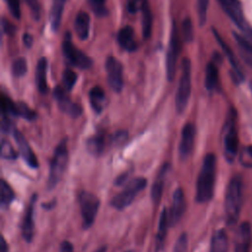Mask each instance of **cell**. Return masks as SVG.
Instances as JSON below:
<instances>
[{
    "label": "cell",
    "instance_id": "20",
    "mask_svg": "<svg viewBox=\"0 0 252 252\" xmlns=\"http://www.w3.org/2000/svg\"><path fill=\"white\" fill-rule=\"evenodd\" d=\"M170 170V164L165 162L159 169L156 180L152 186V191H151V196H152V200L155 204H158L161 196H162V192H163V187H164V183H165V179L167 176V173Z\"/></svg>",
    "mask_w": 252,
    "mask_h": 252
},
{
    "label": "cell",
    "instance_id": "49",
    "mask_svg": "<svg viewBox=\"0 0 252 252\" xmlns=\"http://www.w3.org/2000/svg\"><path fill=\"white\" fill-rule=\"evenodd\" d=\"M0 252H8V244L5 240V238L3 237L2 240H1V249H0Z\"/></svg>",
    "mask_w": 252,
    "mask_h": 252
},
{
    "label": "cell",
    "instance_id": "43",
    "mask_svg": "<svg viewBox=\"0 0 252 252\" xmlns=\"http://www.w3.org/2000/svg\"><path fill=\"white\" fill-rule=\"evenodd\" d=\"M145 0H129L127 3V10L130 14H135L139 10L141 11Z\"/></svg>",
    "mask_w": 252,
    "mask_h": 252
},
{
    "label": "cell",
    "instance_id": "15",
    "mask_svg": "<svg viewBox=\"0 0 252 252\" xmlns=\"http://www.w3.org/2000/svg\"><path fill=\"white\" fill-rule=\"evenodd\" d=\"M196 135V127L193 123H186L181 131V139L179 143V156L182 159H186L192 153Z\"/></svg>",
    "mask_w": 252,
    "mask_h": 252
},
{
    "label": "cell",
    "instance_id": "36",
    "mask_svg": "<svg viewBox=\"0 0 252 252\" xmlns=\"http://www.w3.org/2000/svg\"><path fill=\"white\" fill-rule=\"evenodd\" d=\"M181 32L183 39L186 42H190L194 38V31H193V25L190 18H185L181 25Z\"/></svg>",
    "mask_w": 252,
    "mask_h": 252
},
{
    "label": "cell",
    "instance_id": "30",
    "mask_svg": "<svg viewBox=\"0 0 252 252\" xmlns=\"http://www.w3.org/2000/svg\"><path fill=\"white\" fill-rule=\"evenodd\" d=\"M142 12V32L144 38H149L152 34L153 28V14L148 0H145L143 7L141 9Z\"/></svg>",
    "mask_w": 252,
    "mask_h": 252
},
{
    "label": "cell",
    "instance_id": "2",
    "mask_svg": "<svg viewBox=\"0 0 252 252\" xmlns=\"http://www.w3.org/2000/svg\"><path fill=\"white\" fill-rule=\"evenodd\" d=\"M243 202V182L239 175L233 176L226 188L224 212L227 224H235L238 220Z\"/></svg>",
    "mask_w": 252,
    "mask_h": 252
},
{
    "label": "cell",
    "instance_id": "3",
    "mask_svg": "<svg viewBox=\"0 0 252 252\" xmlns=\"http://www.w3.org/2000/svg\"><path fill=\"white\" fill-rule=\"evenodd\" d=\"M236 121V110L233 107H231L227 112L223 127V152L225 159L228 162H232L238 154L239 141Z\"/></svg>",
    "mask_w": 252,
    "mask_h": 252
},
{
    "label": "cell",
    "instance_id": "52",
    "mask_svg": "<svg viewBox=\"0 0 252 252\" xmlns=\"http://www.w3.org/2000/svg\"><path fill=\"white\" fill-rule=\"evenodd\" d=\"M126 252H131V251H126Z\"/></svg>",
    "mask_w": 252,
    "mask_h": 252
},
{
    "label": "cell",
    "instance_id": "16",
    "mask_svg": "<svg viewBox=\"0 0 252 252\" xmlns=\"http://www.w3.org/2000/svg\"><path fill=\"white\" fill-rule=\"evenodd\" d=\"M186 209V201L182 188L175 189L172 195V204L169 211V225L174 226L182 218Z\"/></svg>",
    "mask_w": 252,
    "mask_h": 252
},
{
    "label": "cell",
    "instance_id": "42",
    "mask_svg": "<svg viewBox=\"0 0 252 252\" xmlns=\"http://www.w3.org/2000/svg\"><path fill=\"white\" fill-rule=\"evenodd\" d=\"M30 10H31V13H32V18L37 21L39 20L40 18V6H39V3L37 0H26Z\"/></svg>",
    "mask_w": 252,
    "mask_h": 252
},
{
    "label": "cell",
    "instance_id": "29",
    "mask_svg": "<svg viewBox=\"0 0 252 252\" xmlns=\"http://www.w3.org/2000/svg\"><path fill=\"white\" fill-rule=\"evenodd\" d=\"M89 97H90V102L94 111L99 114L103 110L104 103H105L104 91L100 87L95 86L91 89L89 93Z\"/></svg>",
    "mask_w": 252,
    "mask_h": 252
},
{
    "label": "cell",
    "instance_id": "40",
    "mask_svg": "<svg viewBox=\"0 0 252 252\" xmlns=\"http://www.w3.org/2000/svg\"><path fill=\"white\" fill-rule=\"evenodd\" d=\"M187 247H188L187 234L182 233L179 235V237L175 242L173 252H187Z\"/></svg>",
    "mask_w": 252,
    "mask_h": 252
},
{
    "label": "cell",
    "instance_id": "35",
    "mask_svg": "<svg viewBox=\"0 0 252 252\" xmlns=\"http://www.w3.org/2000/svg\"><path fill=\"white\" fill-rule=\"evenodd\" d=\"M62 82L63 88L67 92L71 91L77 82V74L70 69H66L62 75Z\"/></svg>",
    "mask_w": 252,
    "mask_h": 252
},
{
    "label": "cell",
    "instance_id": "26",
    "mask_svg": "<svg viewBox=\"0 0 252 252\" xmlns=\"http://www.w3.org/2000/svg\"><path fill=\"white\" fill-rule=\"evenodd\" d=\"M65 2L66 0H52L51 9L49 13V21H50L51 30L55 32L58 31L61 24V18H62Z\"/></svg>",
    "mask_w": 252,
    "mask_h": 252
},
{
    "label": "cell",
    "instance_id": "28",
    "mask_svg": "<svg viewBox=\"0 0 252 252\" xmlns=\"http://www.w3.org/2000/svg\"><path fill=\"white\" fill-rule=\"evenodd\" d=\"M90 16L86 12H79L75 20V31L77 35L85 40L89 37L90 32Z\"/></svg>",
    "mask_w": 252,
    "mask_h": 252
},
{
    "label": "cell",
    "instance_id": "6",
    "mask_svg": "<svg viewBox=\"0 0 252 252\" xmlns=\"http://www.w3.org/2000/svg\"><path fill=\"white\" fill-rule=\"evenodd\" d=\"M191 94V62L183 58L181 62V76L175 97V105L178 113H182L188 103Z\"/></svg>",
    "mask_w": 252,
    "mask_h": 252
},
{
    "label": "cell",
    "instance_id": "34",
    "mask_svg": "<svg viewBox=\"0 0 252 252\" xmlns=\"http://www.w3.org/2000/svg\"><path fill=\"white\" fill-rule=\"evenodd\" d=\"M28 64L24 57H19L14 60L12 64V73L16 77H23L27 74Z\"/></svg>",
    "mask_w": 252,
    "mask_h": 252
},
{
    "label": "cell",
    "instance_id": "45",
    "mask_svg": "<svg viewBox=\"0 0 252 252\" xmlns=\"http://www.w3.org/2000/svg\"><path fill=\"white\" fill-rule=\"evenodd\" d=\"M127 139V132L122 130V131H119L117 132L114 137H113V141L116 143V144H121L123 143L124 141H126Z\"/></svg>",
    "mask_w": 252,
    "mask_h": 252
},
{
    "label": "cell",
    "instance_id": "27",
    "mask_svg": "<svg viewBox=\"0 0 252 252\" xmlns=\"http://www.w3.org/2000/svg\"><path fill=\"white\" fill-rule=\"evenodd\" d=\"M219 86V66L216 60L208 63L205 74V87L208 91H214Z\"/></svg>",
    "mask_w": 252,
    "mask_h": 252
},
{
    "label": "cell",
    "instance_id": "51",
    "mask_svg": "<svg viewBox=\"0 0 252 252\" xmlns=\"http://www.w3.org/2000/svg\"><path fill=\"white\" fill-rule=\"evenodd\" d=\"M250 89H251V92H252V80H251V82H250Z\"/></svg>",
    "mask_w": 252,
    "mask_h": 252
},
{
    "label": "cell",
    "instance_id": "5",
    "mask_svg": "<svg viewBox=\"0 0 252 252\" xmlns=\"http://www.w3.org/2000/svg\"><path fill=\"white\" fill-rule=\"evenodd\" d=\"M146 186L147 179H145L144 177H136L132 179L125 185L124 189L120 193L115 195L110 200V205L116 210H124L133 203L139 192L144 190Z\"/></svg>",
    "mask_w": 252,
    "mask_h": 252
},
{
    "label": "cell",
    "instance_id": "8",
    "mask_svg": "<svg viewBox=\"0 0 252 252\" xmlns=\"http://www.w3.org/2000/svg\"><path fill=\"white\" fill-rule=\"evenodd\" d=\"M62 51L68 62L75 67L80 69H89L93 65L92 59L80 49L76 48L69 33H67V36L62 43Z\"/></svg>",
    "mask_w": 252,
    "mask_h": 252
},
{
    "label": "cell",
    "instance_id": "1",
    "mask_svg": "<svg viewBox=\"0 0 252 252\" xmlns=\"http://www.w3.org/2000/svg\"><path fill=\"white\" fill-rule=\"evenodd\" d=\"M216 156L213 153H209L203 159V163L196 182V202L203 204L211 201L213 198L216 182Z\"/></svg>",
    "mask_w": 252,
    "mask_h": 252
},
{
    "label": "cell",
    "instance_id": "47",
    "mask_svg": "<svg viewBox=\"0 0 252 252\" xmlns=\"http://www.w3.org/2000/svg\"><path fill=\"white\" fill-rule=\"evenodd\" d=\"M23 42H24V44L28 48L32 47V36L30 33H28V32L24 33V35H23Z\"/></svg>",
    "mask_w": 252,
    "mask_h": 252
},
{
    "label": "cell",
    "instance_id": "48",
    "mask_svg": "<svg viewBox=\"0 0 252 252\" xmlns=\"http://www.w3.org/2000/svg\"><path fill=\"white\" fill-rule=\"evenodd\" d=\"M127 173H124V174H122V175H119L117 178H116V180H115V185H122L123 183H125V181H126V179H127Z\"/></svg>",
    "mask_w": 252,
    "mask_h": 252
},
{
    "label": "cell",
    "instance_id": "17",
    "mask_svg": "<svg viewBox=\"0 0 252 252\" xmlns=\"http://www.w3.org/2000/svg\"><path fill=\"white\" fill-rule=\"evenodd\" d=\"M13 136L15 138V141L18 145L20 154L22 155L23 158L25 159L26 163L32 167V168H37L38 167V161L37 158L34 155V153L32 152L29 142L27 141V139L24 137V135L17 129H15V131L13 132Z\"/></svg>",
    "mask_w": 252,
    "mask_h": 252
},
{
    "label": "cell",
    "instance_id": "39",
    "mask_svg": "<svg viewBox=\"0 0 252 252\" xmlns=\"http://www.w3.org/2000/svg\"><path fill=\"white\" fill-rule=\"evenodd\" d=\"M209 6V0H197V12L200 25H204L207 20V11Z\"/></svg>",
    "mask_w": 252,
    "mask_h": 252
},
{
    "label": "cell",
    "instance_id": "24",
    "mask_svg": "<svg viewBox=\"0 0 252 252\" xmlns=\"http://www.w3.org/2000/svg\"><path fill=\"white\" fill-rule=\"evenodd\" d=\"M87 150L88 152L94 156L98 157L100 156L105 148V135L103 132H97L96 134L91 136L87 142Z\"/></svg>",
    "mask_w": 252,
    "mask_h": 252
},
{
    "label": "cell",
    "instance_id": "31",
    "mask_svg": "<svg viewBox=\"0 0 252 252\" xmlns=\"http://www.w3.org/2000/svg\"><path fill=\"white\" fill-rule=\"evenodd\" d=\"M15 199V193L11 186L4 180H1V207L8 208Z\"/></svg>",
    "mask_w": 252,
    "mask_h": 252
},
{
    "label": "cell",
    "instance_id": "14",
    "mask_svg": "<svg viewBox=\"0 0 252 252\" xmlns=\"http://www.w3.org/2000/svg\"><path fill=\"white\" fill-rule=\"evenodd\" d=\"M37 200V195L33 194L28 205V208L24 214L22 222V235L25 241L28 243L32 242L34 235V207Z\"/></svg>",
    "mask_w": 252,
    "mask_h": 252
},
{
    "label": "cell",
    "instance_id": "19",
    "mask_svg": "<svg viewBox=\"0 0 252 252\" xmlns=\"http://www.w3.org/2000/svg\"><path fill=\"white\" fill-rule=\"evenodd\" d=\"M252 244V230L248 222L239 226L235 238V252H250Z\"/></svg>",
    "mask_w": 252,
    "mask_h": 252
},
{
    "label": "cell",
    "instance_id": "7",
    "mask_svg": "<svg viewBox=\"0 0 252 252\" xmlns=\"http://www.w3.org/2000/svg\"><path fill=\"white\" fill-rule=\"evenodd\" d=\"M79 204L83 219V226L84 228H89L94 222L99 208V200L95 195L83 191L79 195Z\"/></svg>",
    "mask_w": 252,
    "mask_h": 252
},
{
    "label": "cell",
    "instance_id": "41",
    "mask_svg": "<svg viewBox=\"0 0 252 252\" xmlns=\"http://www.w3.org/2000/svg\"><path fill=\"white\" fill-rule=\"evenodd\" d=\"M6 4L9 8L10 13L16 19H20L21 17V9H20V0H5Z\"/></svg>",
    "mask_w": 252,
    "mask_h": 252
},
{
    "label": "cell",
    "instance_id": "32",
    "mask_svg": "<svg viewBox=\"0 0 252 252\" xmlns=\"http://www.w3.org/2000/svg\"><path fill=\"white\" fill-rule=\"evenodd\" d=\"M1 157L8 160H15L18 158V153L6 139H2L1 141Z\"/></svg>",
    "mask_w": 252,
    "mask_h": 252
},
{
    "label": "cell",
    "instance_id": "33",
    "mask_svg": "<svg viewBox=\"0 0 252 252\" xmlns=\"http://www.w3.org/2000/svg\"><path fill=\"white\" fill-rule=\"evenodd\" d=\"M17 110H18V116L23 117L29 121H33L36 118L35 111L30 108L26 102H23V101L17 102Z\"/></svg>",
    "mask_w": 252,
    "mask_h": 252
},
{
    "label": "cell",
    "instance_id": "37",
    "mask_svg": "<svg viewBox=\"0 0 252 252\" xmlns=\"http://www.w3.org/2000/svg\"><path fill=\"white\" fill-rule=\"evenodd\" d=\"M93 12L98 17H104L108 14L105 6V0H89Z\"/></svg>",
    "mask_w": 252,
    "mask_h": 252
},
{
    "label": "cell",
    "instance_id": "22",
    "mask_svg": "<svg viewBox=\"0 0 252 252\" xmlns=\"http://www.w3.org/2000/svg\"><path fill=\"white\" fill-rule=\"evenodd\" d=\"M168 226H169V212L167 211L166 208H163V210L161 211L160 216H159L158 227V232H157V237H156L158 251L161 250L164 245Z\"/></svg>",
    "mask_w": 252,
    "mask_h": 252
},
{
    "label": "cell",
    "instance_id": "50",
    "mask_svg": "<svg viewBox=\"0 0 252 252\" xmlns=\"http://www.w3.org/2000/svg\"><path fill=\"white\" fill-rule=\"evenodd\" d=\"M96 252H105V248L104 247H102V248H100L98 251H96Z\"/></svg>",
    "mask_w": 252,
    "mask_h": 252
},
{
    "label": "cell",
    "instance_id": "13",
    "mask_svg": "<svg viewBox=\"0 0 252 252\" xmlns=\"http://www.w3.org/2000/svg\"><path fill=\"white\" fill-rule=\"evenodd\" d=\"M65 91L66 90L64 88L57 86L53 92L54 98L56 99L57 104L61 109V111H63L64 113L68 114L73 118H77L82 114V111H83L82 107L79 104L73 102L70 99V97L67 95Z\"/></svg>",
    "mask_w": 252,
    "mask_h": 252
},
{
    "label": "cell",
    "instance_id": "38",
    "mask_svg": "<svg viewBox=\"0 0 252 252\" xmlns=\"http://www.w3.org/2000/svg\"><path fill=\"white\" fill-rule=\"evenodd\" d=\"M239 161L246 168L252 167V145L246 146L241 150L240 156H239Z\"/></svg>",
    "mask_w": 252,
    "mask_h": 252
},
{
    "label": "cell",
    "instance_id": "4",
    "mask_svg": "<svg viewBox=\"0 0 252 252\" xmlns=\"http://www.w3.org/2000/svg\"><path fill=\"white\" fill-rule=\"evenodd\" d=\"M68 158H69V154H68V148H67V140L63 139L57 145L54 151L53 158L50 162V168H49V174H48V180H47L48 189H53L60 181L67 167Z\"/></svg>",
    "mask_w": 252,
    "mask_h": 252
},
{
    "label": "cell",
    "instance_id": "25",
    "mask_svg": "<svg viewBox=\"0 0 252 252\" xmlns=\"http://www.w3.org/2000/svg\"><path fill=\"white\" fill-rule=\"evenodd\" d=\"M228 249V237L224 229L220 228L214 232L209 252H227Z\"/></svg>",
    "mask_w": 252,
    "mask_h": 252
},
{
    "label": "cell",
    "instance_id": "10",
    "mask_svg": "<svg viewBox=\"0 0 252 252\" xmlns=\"http://www.w3.org/2000/svg\"><path fill=\"white\" fill-rule=\"evenodd\" d=\"M222 11L234 23V25L243 31L249 25L246 23L241 2L239 0H218Z\"/></svg>",
    "mask_w": 252,
    "mask_h": 252
},
{
    "label": "cell",
    "instance_id": "9",
    "mask_svg": "<svg viewBox=\"0 0 252 252\" xmlns=\"http://www.w3.org/2000/svg\"><path fill=\"white\" fill-rule=\"evenodd\" d=\"M180 52V43H179V36L178 31L175 22L172 23L171 27V33H170V41L166 55V76L168 81H172L175 76L176 71V62L177 57Z\"/></svg>",
    "mask_w": 252,
    "mask_h": 252
},
{
    "label": "cell",
    "instance_id": "18",
    "mask_svg": "<svg viewBox=\"0 0 252 252\" xmlns=\"http://www.w3.org/2000/svg\"><path fill=\"white\" fill-rule=\"evenodd\" d=\"M213 32H214V35L215 37L217 38L219 44L221 46V49L222 51L224 52V54L226 55L231 67H232V78L233 80L236 82V83H241L244 79V75H243V72H242V69L236 59V57L234 56L232 50L229 48V46L225 43V41L221 38V36L219 34V32L213 29Z\"/></svg>",
    "mask_w": 252,
    "mask_h": 252
},
{
    "label": "cell",
    "instance_id": "12",
    "mask_svg": "<svg viewBox=\"0 0 252 252\" xmlns=\"http://www.w3.org/2000/svg\"><path fill=\"white\" fill-rule=\"evenodd\" d=\"M239 52L243 60L252 68V29L250 26L240 32H233Z\"/></svg>",
    "mask_w": 252,
    "mask_h": 252
},
{
    "label": "cell",
    "instance_id": "23",
    "mask_svg": "<svg viewBox=\"0 0 252 252\" xmlns=\"http://www.w3.org/2000/svg\"><path fill=\"white\" fill-rule=\"evenodd\" d=\"M46 71H47V60L45 57H41L37 61L35 70V83L37 90L40 94H45L48 91L46 82Z\"/></svg>",
    "mask_w": 252,
    "mask_h": 252
},
{
    "label": "cell",
    "instance_id": "46",
    "mask_svg": "<svg viewBox=\"0 0 252 252\" xmlns=\"http://www.w3.org/2000/svg\"><path fill=\"white\" fill-rule=\"evenodd\" d=\"M60 252H74V248L72 243L65 240L60 245Z\"/></svg>",
    "mask_w": 252,
    "mask_h": 252
},
{
    "label": "cell",
    "instance_id": "21",
    "mask_svg": "<svg viewBox=\"0 0 252 252\" xmlns=\"http://www.w3.org/2000/svg\"><path fill=\"white\" fill-rule=\"evenodd\" d=\"M117 41L126 51L132 52L137 49V43L134 39V30L131 26H125L118 32Z\"/></svg>",
    "mask_w": 252,
    "mask_h": 252
},
{
    "label": "cell",
    "instance_id": "11",
    "mask_svg": "<svg viewBox=\"0 0 252 252\" xmlns=\"http://www.w3.org/2000/svg\"><path fill=\"white\" fill-rule=\"evenodd\" d=\"M107 81L110 88L116 92H121L123 88V67L122 64L113 56H109L105 62Z\"/></svg>",
    "mask_w": 252,
    "mask_h": 252
},
{
    "label": "cell",
    "instance_id": "44",
    "mask_svg": "<svg viewBox=\"0 0 252 252\" xmlns=\"http://www.w3.org/2000/svg\"><path fill=\"white\" fill-rule=\"evenodd\" d=\"M2 28H3V31L5 33L9 34V35H12L15 33V31H16V28L15 26L10 23L7 19L5 18H2Z\"/></svg>",
    "mask_w": 252,
    "mask_h": 252
}]
</instances>
